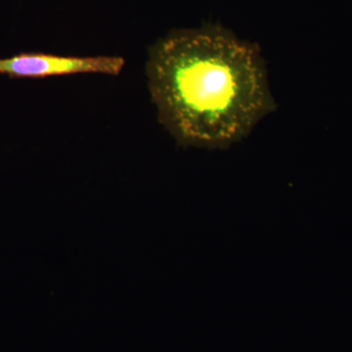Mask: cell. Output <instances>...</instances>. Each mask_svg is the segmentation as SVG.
<instances>
[{"label": "cell", "mask_w": 352, "mask_h": 352, "mask_svg": "<svg viewBox=\"0 0 352 352\" xmlns=\"http://www.w3.org/2000/svg\"><path fill=\"white\" fill-rule=\"evenodd\" d=\"M124 60L118 56H59L46 53H20L0 58V75L10 78H45L50 76L101 74L118 76Z\"/></svg>", "instance_id": "obj_2"}, {"label": "cell", "mask_w": 352, "mask_h": 352, "mask_svg": "<svg viewBox=\"0 0 352 352\" xmlns=\"http://www.w3.org/2000/svg\"><path fill=\"white\" fill-rule=\"evenodd\" d=\"M146 73L160 120L186 147L228 148L274 109L258 47L219 25L160 39Z\"/></svg>", "instance_id": "obj_1"}]
</instances>
